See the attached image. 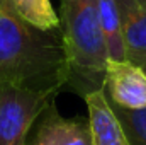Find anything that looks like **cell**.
<instances>
[{
  "label": "cell",
  "mask_w": 146,
  "mask_h": 145,
  "mask_svg": "<svg viewBox=\"0 0 146 145\" xmlns=\"http://www.w3.org/2000/svg\"><path fill=\"white\" fill-rule=\"evenodd\" d=\"M0 82L58 94L66 85L61 31H41L0 0Z\"/></svg>",
  "instance_id": "1"
},
{
  "label": "cell",
  "mask_w": 146,
  "mask_h": 145,
  "mask_svg": "<svg viewBox=\"0 0 146 145\" xmlns=\"http://www.w3.org/2000/svg\"><path fill=\"white\" fill-rule=\"evenodd\" d=\"M60 31L66 60V85L83 97L104 89L109 55L95 0H60Z\"/></svg>",
  "instance_id": "2"
},
{
  "label": "cell",
  "mask_w": 146,
  "mask_h": 145,
  "mask_svg": "<svg viewBox=\"0 0 146 145\" xmlns=\"http://www.w3.org/2000/svg\"><path fill=\"white\" fill-rule=\"evenodd\" d=\"M54 96L0 82V145H27L31 130Z\"/></svg>",
  "instance_id": "3"
},
{
  "label": "cell",
  "mask_w": 146,
  "mask_h": 145,
  "mask_svg": "<svg viewBox=\"0 0 146 145\" xmlns=\"http://www.w3.org/2000/svg\"><path fill=\"white\" fill-rule=\"evenodd\" d=\"M104 92L115 108H146V70L129 60L109 58L104 73Z\"/></svg>",
  "instance_id": "4"
},
{
  "label": "cell",
  "mask_w": 146,
  "mask_h": 145,
  "mask_svg": "<svg viewBox=\"0 0 146 145\" xmlns=\"http://www.w3.org/2000/svg\"><path fill=\"white\" fill-rule=\"evenodd\" d=\"M27 145H92V137L88 123L61 116L53 103L36 121Z\"/></svg>",
  "instance_id": "5"
},
{
  "label": "cell",
  "mask_w": 146,
  "mask_h": 145,
  "mask_svg": "<svg viewBox=\"0 0 146 145\" xmlns=\"http://www.w3.org/2000/svg\"><path fill=\"white\" fill-rule=\"evenodd\" d=\"M126 60L146 65V0H115Z\"/></svg>",
  "instance_id": "6"
},
{
  "label": "cell",
  "mask_w": 146,
  "mask_h": 145,
  "mask_svg": "<svg viewBox=\"0 0 146 145\" xmlns=\"http://www.w3.org/2000/svg\"><path fill=\"white\" fill-rule=\"evenodd\" d=\"M83 99L88 108L87 123L92 137V145H131L104 89L90 92Z\"/></svg>",
  "instance_id": "7"
},
{
  "label": "cell",
  "mask_w": 146,
  "mask_h": 145,
  "mask_svg": "<svg viewBox=\"0 0 146 145\" xmlns=\"http://www.w3.org/2000/svg\"><path fill=\"white\" fill-rule=\"evenodd\" d=\"M95 5H97V15H99L100 29L106 39L109 58L110 60H126L115 0H95Z\"/></svg>",
  "instance_id": "8"
},
{
  "label": "cell",
  "mask_w": 146,
  "mask_h": 145,
  "mask_svg": "<svg viewBox=\"0 0 146 145\" xmlns=\"http://www.w3.org/2000/svg\"><path fill=\"white\" fill-rule=\"evenodd\" d=\"M9 3L29 26L41 31L60 29V17L49 0H9Z\"/></svg>",
  "instance_id": "9"
},
{
  "label": "cell",
  "mask_w": 146,
  "mask_h": 145,
  "mask_svg": "<svg viewBox=\"0 0 146 145\" xmlns=\"http://www.w3.org/2000/svg\"><path fill=\"white\" fill-rule=\"evenodd\" d=\"M112 106V104H110ZM131 145H146V108L122 109L112 106Z\"/></svg>",
  "instance_id": "10"
},
{
  "label": "cell",
  "mask_w": 146,
  "mask_h": 145,
  "mask_svg": "<svg viewBox=\"0 0 146 145\" xmlns=\"http://www.w3.org/2000/svg\"><path fill=\"white\" fill-rule=\"evenodd\" d=\"M143 68H145V70H146V65H145V67H143Z\"/></svg>",
  "instance_id": "11"
}]
</instances>
